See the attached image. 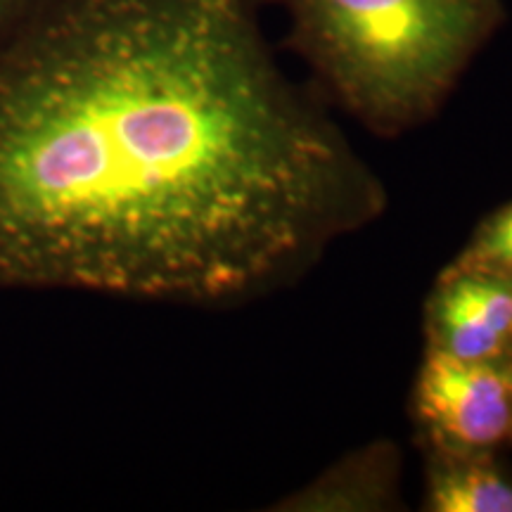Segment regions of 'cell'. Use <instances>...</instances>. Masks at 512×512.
I'll return each instance as SVG.
<instances>
[{
  "instance_id": "cell-1",
  "label": "cell",
  "mask_w": 512,
  "mask_h": 512,
  "mask_svg": "<svg viewBox=\"0 0 512 512\" xmlns=\"http://www.w3.org/2000/svg\"><path fill=\"white\" fill-rule=\"evenodd\" d=\"M266 0H36L0 38V290L235 309L387 211Z\"/></svg>"
},
{
  "instance_id": "cell-2",
  "label": "cell",
  "mask_w": 512,
  "mask_h": 512,
  "mask_svg": "<svg viewBox=\"0 0 512 512\" xmlns=\"http://www.w3.org/2000/svg\"><path fill=\"white\" fill-rule=\"evenodd\" d=\"M275 3L318 93L377 138L430 124L508 22L505 0Z\"/></svg>"
},
{
  "instance_id": "cell-3",
  "label": "cell",
  "mask_w": 512,
  "mask_h": 512,
  "mask_svg": "<svg viewBox=\"0 0 512 512\" xmlns=\"http://www.w3.org/2000/svg\"><path fill=\"white\" fill-rule=\"evenodd\" d=\"M418 448L503 453L512 448V377L503 361L422 351L408 401Z\"/></svg>"
},
{
  "instance_id": "cell-4",
  "label": "cell",
  "mask_w": 512,
  "mask_h": 512,
  "mask_svg": "<svg viewBox=\"0 0 512 512\" xmlns=\"http://www.w3.org/2000/svg\"><path fill=\"white\" fill-rule=\"evenodd\" d=\"M425 349L460 361H503L512 342V280L444 266L422 304Z\"/></svg>"
},
{
  "instance_id": "cell-5",
  "label": "cell",
  "mask_w": 512,
  "mask_h": 512,
  "mask_svg": "<svg viewBox=\"0 0 512 512\" xmlns=\"http://www.w3.org/2000/svg\"><path fill=\"white\" fill-rule=\"evenodd\" d=\"M403 508V453L387 437L344 453L311 482L271 505L275 512H396Z\"/></svg>"
},
{
  "instance_id": "cell-6",
  "label": "cell",
  "mask_w": 512,
  "mask_h": 512,
  "mask_svg": "<svg viewBox=\"0 0 512 512\" xmlns=\"http://www.w3.org/2000/svg\"><path fill=\"white\" fill-rule=\"evenodd\" d=\"M420 453L425 512H512V470L501 453Z\"/></svg>"
},
{
  "instance_id": "cell-7",
  "label": "cell",
  "mask_w": 512,
  "mask_h": 512,
  "mask_svg": "<svg viewBox=\"0 0 512 512\" xmlns=\"http://www.w3.org/2000/svg\"><path fill=\"white\" fill-rule=\"evenodd\" d=\"M448 266L494 273L512 280V200L489 211L477 223Z\"/></svg>"
},
{
  "instance_id": "cell-8",
  "label": "cell",
  "mask_w": 512,
  "mask_h": 512,
  "mask_svg": "<svg viewBox=\"0 0 512 512\" xmlns=\"http://www.w3.org/2000/svg\"><path fill=\"white\" fill-rule=\"evenodd\" d=\"M36 0H0V38L8 36L12 27L34 8Z\"/></svg>"
},
{
  "instance_id": "cell-9",
  "label": "cell",
  "mask_w": 512,
  "mask_h": 512,
  "mask_svg": "<svg viewBox=\"0 0 512 512\" xmlns=\"http://www.w3.org/2000/svg\"><path fill=\"white\" fill-rule=\"evenodd\" d=\"M503 363H505V368H508V373H510V377H512V342H510L508 354H505V358H503Z\"/></svg>"
}]
</instances>
